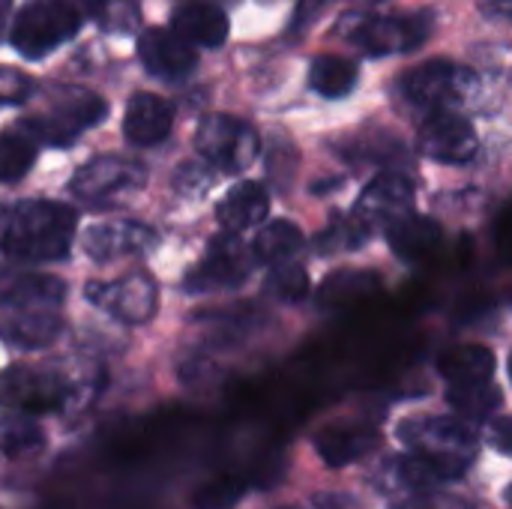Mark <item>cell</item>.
I'll return each instance as SVG.
<instances>
[{
    "mask_svg": "<svg viewBox=\"0 0 512 509\" xmlns=\"http://www.w3.org/2000/svg\"><path fill=\"white\" fill-rule=\"evenodd\" d=\"M78 213L60 201H24L9 216L0 252L12 261L24 264H48L63 261L72 246Z\"/></svg>",
    "mask_w": 512,
    "mask_h": 509,
    "instance_id": "1",
    "label": "cell"
},
{
    "mask_svg": "<svg viewBox=\"0 0 512 509\" xmlns=\"http://www.w3.org/2000/svg\"><path fill=\"white\" fill-rule=\"evenodd\" d=\"M399 438L411 456L423 459L444 480L462 477L480 450L474 429L450 417H411L399 426Z\"/></svg>",
    "mask_w": 512,
    "mask_h": 509,
    "instance_id": "2",
    "label": "cell"
},
{
    "mask_svg": "<svg viewBox=\"0 0 512 509\" xmlns=\"http://www.w3.org/2000/svg\"><path fill=\"white\" fill-rule=\"evenodd\" d=\"M78 27H81V12L75 9V3L33 0L15 15L9 42L21 57L39 60L54 48H60L63 42H69L78 33Z\"/></svg>",
    "mask_w": 512,
    "mask_h": 509,
    "instance_id": "3",
    "label": "cell"
},
{
    "mask_svg": "<svg viewBox=\"0 0 512 509\" xmlns=\"http://www.w3.org/2000/svg\"><path fill=\"white\" fill-rule=\"evenodd\" d=\"M342 33L348 36L351 45L372 57H387V54H405L420 48L432 27L435 18L432 12H411V15H360L342 21Z\"/></svg>",
    "mask_w": 512,
    "mask_h": 509,
    "instance_id": "4",
    "label": "cell"
},
{
    "mask_svg": "<svg viewBox=\"0 0 512 509\" xmlns=\"http://www.w3.org/2000/svg\"><path fill=\"white\" fill-rule=\"evenodd\" d=\"M402 96L423 111H447L477 90V72L453 60H426L405 72L399 84Z\"/></svg>",
    "mask_w": 512,
    "mask_h": 509,
    "instance_id": "5",
    "label": "cell"
},
{
    "mask_svg": "<svg viewBox=\"0 0 512 509\" xmlns=\"http://www.w3.org/2000/svg\"><path fill=\"white\" fill-rule=\"evenodd\" d=\"M48 108H51L48 117H30V120H24V129L48 144H57V147L69 144L81 129L96 126L108 114V105L96 93H90L84 87H69V84L51 87Z\"/></svg>",
    "mask_w": 512,
    "mask_h": 509,
    "instance_id": "6",
    "label": "cell"
},
{
    "mask_svg": "<svg viewBox=\"0 0 512 509\" xmlns=\"http://www.w3.org/2000/svg\"><path fill=\"white\" fill-rule=\"evenodd\" d=\"M195 147L213 168L225 174H237V171H246L258 159L261 141L249 123L231 114H207L198 123Z\"/></svg>",
    "mask_w": 512,
    "mask_h": 509,
    "instance_id": "7",
    "label": "cell"
},
{
    "mask_svg": "<svg viewBox=\"0 0 512 509\" xmlns=\"http://www.w3.org/2000/svg\"><path fill=\"white\" fill-rule=\"evenodd\" d=\"M411 204H414V186L405 174H393V171L378 174L357 198L348 222L363 243L375 231H387L396 219L411 213Z\"/></svg>",
    "mask_w": 512,
    "mask_h": 509,
    "instance_id": "8",
    "label": "cell"
},
{
    "mask_svg": "<svg viewBox=\"0 0 512 509\" xmlns=\"http://www.w3.org/2000/svg\"><path fill=\"white\" fill-rule=\"evenodd\" d=\"M252 258H255V252H249L234 231H225V234L210 240L207 255L186 276V291L189 294H207V291L237 288L246 282V276L252 270Z\"/></svg>",
    "mask_w": 512,
    "mask_h": 509,
    "instance_id": "9",
    "label": "cell"
},
{
    "mask_svg": "<svg viewBox=\"0 0 512 509\" xmlns=\"http://www.w3.org/2000/svg\"><path fill=\"white\" fill-rule=\"evenodd\" d=\"M477 129L468 117L447 111H429V117L417 129V150L444 165H465L477 156Z\"/></svg>",
    "mask_w": 512,
    "mask_h": 509,
    "instance_id": "10",
    "label": "cell"
},
{
    "mask_svg": "<svg viewBox=\"0 0 512 509\" xmlns=\"http://www.w3.org/2000/svg\"><path fill=\"white\" fill-rule=\"evenodd\" d=\"M69 402V384L51 372L6 369L0 372V408L21 414H51Z\"/></svg>",
    "mask_w": 512,
    "mask_h": 509,
    "instance_id": "11",
    "label": "cell"
},
{
    "mask_svg": "<svg viewBox=\"0 0 512 509\" xmlns=\"http://www.w3.org/2000/svg\"><path fill=\"white\" fill-rule=\"evenodd\" d=\"M144 165L123 159V156H99L78 168V174L69 183V192L84 201H105L114 195H123L129 189H138L144 183Z\"/></svg>",
    "mask_w": 512,
    "mask_h": 509,
    "instance_id": "12",
    "label": "cell"
},
{
    "mask_svg": "<svg viewBox=\"0 0 512 509\" xmlns=\"http://www.w3.org/2000/svg\"><path fill=\"white\" fill-rule=\"evenodd\" d=\"M87 297L126 324L150 321V315L156 312V285L138 273L117 282H90Z\"/></svg>",
    "mask_w": 512,
    "mask_h": 509,
    "instance_id": "13",
    "label": "cell"
},
{
    "mask_svg": "<svg viewBox=\"0 0 512 509\" xmlns=\"http://www.w3.org/2000/svg\"><path fill=\"white\" fill-rule=\"evenodd\" d=\"M138 57L150 75L168 78V81L186 78L198 63L195 45L189 39H183L177 30H159V27L147 30L138 39Z\"/></svg>",
    "mask_w": 512,
    "mask_h": 509,
    "instance_id": "14",
    "label": "cell"
},
{
    "mask_svg": "<svg viewBox=\"0 0 512 509\" xmlns=\"http://www.w3.org/2000/svg\"><path fill=\"white\" fill-rule=\"evenodd\" d=\"M66 297V285L39 273H0V306L12 315L54 312Z\"/></svg>",
    "mask_w": 512,
    "mask_h": 509,
    "instance_id": "15",
    "label": "cell"
},
{
    "mask_svg": "<svg viewBox=\"0 0 512 509\" xmlns=\"http://www.w3.org/2000/svg\"><path fill=\"white\" fill-rule=\"evenodd\" d=\"M156 234L147 225L138 222H108V225H96L87 231L84 237V249L90 258L96 261H114V258H126V255H138L153 249Z\"/></svg>",
    "mask_w": 512,
    "mask_h": 509,
    "instance_id": "16",
    "label": "cell"
},
{
    "mask_svg": "<svg viewBox=\"0 0 512 509\" xmlns=\"http://www.w3.org/2000/svg\"><path fill=\"white\" fill-rule=\"evenodd\" d=\"M174 111L165 99L153 93H135L126 105L123 117V135L135 147H153L171 132Z\"/></svg>",
    "mask_w": 512,
    "mask_h": 509,
    "instance_id": "17",
    "label": "cell"
},
{
    "mask_svg": "<svg viewBox=\"0 0 512 509\" xmlns=\"http://www.w3.org/2000/svg\"><path fill=\"white\" fill-rule=\"evenodd\" d=\"M378 444V429L372 426H360V423H339V426H327L324 432L315 435V450L318 456L333 465H351L357 459H363L372 447Z\"/></svg>",
    "mask_w": 512,
    "mask_h": 509,
    "instance_id": "18",
    "label": "cell"
},
{
    "mask_svg": "<svg viewBox=\"0 0 512 509\" xmlns=\"http://www.w3.org/2000/svg\"><path fill=\"white\" fill-rule=\"evenodd\" d=\"M384 234H387L390 249L402 261H423V258H429L441 246V237H444L441 225L435 219H429V216H420V213H405Z\"/></svg>",
    "mask_w": 512,
    "mask_h": 509,
    "instance_id": "19",
    "label": "cell"
},
{
    "mask_svg": "<svg viewBox=\"0 0 512 509\" xmlns=\"http://www.w3.org/2000/svg\"><path fill=\"white\" fill-rule=\"evenodd\" d=\"M267 210H270V198H267V189L261 183H237L234 189H228V195L219 201L216 207V219L225 231H246V228H255L261 225V219H267Z\"/></svg>",
    "mask_w": 512,
    "mask_h": 509,
    "instance_id": "20",
    "label": "cell"
},
{
    "mask_svg": "<svg viewBox=\"0 0 512 509\" xmlns=\"http://www.w3.org/2000/svg\"><path fill=\"white\" fill-rule=\"evenodd\" d=\"M171 27L189 39L192 45H204V48H219L228 39V15L213 6V3H183L174 18Z\"/></svg>",
    "mask_w": 512,
    "mask_h": 509,
    "instance_id": "21",
    "label": "cell"
},
{
    "mask_svg": "<svg viewBox=\"0 0 512 509\" xmlns=\"http://www.w3.org/2000/svg\"><path fill=\"white\" fill-rule=\"evenodd\" d=\"M438 372L450 384H474V381H492L495 372V354L483 345H456L441 354Z\"/></svg>",
    "mask_w": 512,
    "mask_h": 509,
    "instance_id": "22",
    "label": "cell"
},
{
    "mask_svg": "<svg viewBox=\"0 0 512 509\" xmlns=\"http://www.w3.org/2000/svg\"><path fill=\"white\" fill-rule=\"evenodd\" d=\"M309 84L324 99H342L357 84V66L339 54H321L309 66Z\"/></svg>",
    "mask_w": 512,
    "mask_h": 509,
    "instance_id": "23",
    "label": "cell"
},
{
    "mask_svg": "<svg viewBox=\"0 0 512 509\" xmlns=\"http://www.w3.org/2000/svg\"><path fill=\"white\" fill-rule=\"evenodd\" d=\"M300 249H303V231L288 219H276V222L264 225L252 246L255 258L264 264H282L291 255H297Z\"/></svg>",
    "mask_w": 512,
    "mask_h": 509,
    "instance_id": "24",
    "label": "cell"
},
{
    "mask_svg": "<svg viewBox=\"0 0 512 509\" xmlns=\"http://www.w3.org/2000/svg\"><path fill=\"white\" fill-rule=\"evenodd\" d=\"M447 402L465 417V420H489L501 408V390L492 381H474V384H450Z\"/></svg>",
    "mask_w": 512,
    "mask_h": 509,
    "instance_id": "25",
    "label": "cell"
},
{
    "mask_svg": "<svg viewBox=\"0 0 512 509\" xmlns=\"http://www.w3.org/2000/svg\"><path fill=\"white\" fill-rule=\"evenodd\" d=\"M36 162V144L30 132H3L0 135V183L21 180Z\"/></svg>",
    "mask_w": 512,
    "mask_h": 509,
    "instance_id": "26",
    "label": "cell"
},
{
    "mask_svg": "<svg viewBox=\"0 0 512 509\" xmlns=\"http://www.w3.org/2000/svg\"><path fill=\"white\" fill-rule=\"evenodd\" d=\"M378 288V276L375 273H357V270H345V273H333L324 288H321V303L324 306H342V303H354L366 294H372Z\"/></svg>",
    "mask_w": 512,
    "mask_h": 509,
    "instance_id": "27",
    "label": "cell"
},
{
    "mask_svg": "<svg viewBox=\"0 0 512 509\" xmlns=\"http://www.w3.org/2000/svg\"><path fill=\"white\" fill-rule=\"evenodd\" d=\"M42 447V429L21 411L0 417V450L6 456H21L33 453Z\"/></svg>",
    "mask_w": 512,
    "mask_h": 509,
    "instance_id": "28",
    "label": "cell"
},
{
    "mask_svg": "<svg viewBox=\"0 0 512 509\" xmlns=\"http://www.w3.org/2000/svg\"><path fill=\"white\" fill-rule=\"evenodd\" d=\"M267 291L276 297V300H285V303H297L309 294V276L303 267L297 264H273L270 276H267Z\"/></svg>",
    "mask_w": 512,
    "mask_h": 509,
    "instance_id": "29",
    "label": "cell"
},
{
    "mask_svg": "<svg viewBox=\"0 0 512 509\" xmlns=\"http://www.w3.org/2000/svg\"><path fill=\"white\" fill-rule=\"evenodd\" d=\"M246 486L237 477H219L195 495V509H231L240 504Z\"/></svg>",
    "mask_w": 512,
    "mask_h": 509,
    "instance_id": "30",
    "label": "cell"
},
{
    "mask_svg": "<svg viewBox=\"0 0 512 509\" xmlns=\"http://www.w3.org/2000/svg\"><path fill=\"white\" fill-rule=\"evenodd\" d=\"M480 12L495 21H512V0H486Z\"/></svg>",
    "mask_w": 512,
    "mask_h": 509,
    "instance_id": "31",
    "label": "cell"
},
{
    "mask_svg": "<svg viewBox=\"0 0 512 509\" xmlns=\"http://www.w3.org/2000/svg\"><path fill=\"white\" fill-rule=\"evenodd\" d=\"M492 441H495L498 450L512 453V420H501V423L492 426Z\"/></svg>",
    "mask_w": 512,
    "mask_h": 509,
    "instance_id": "32",
    "label": "cell"
},
{
    "mask_svg": "<svg viewBox=\"0 0 512 509\" xmlns=\"http://www.w3.org/2000/svg\"><path fill=\"white\" fill-rule=\"evenodd\" d=\"M9 3H12V0H0V21H3V15H6V9H9Z\"/></svg>",
    "mask_w": 512,
    "mask_h": 509,
    "instance_id": "33",
    "label": "cell"
},
{
    "mask_svg": "<svg viewBox=\"0 0 512 509\" xmlns=\"http://www.w3.org/2000/svg\"><path fill=\"white\" fill-rule=\"evenodd\" d=\"M507 501H510V509H512V486H510V492H507Z\"/></svg>",
    "mask_w": 512,
    "mask_h": 509,
    "instance_id": "34",
    "label": "cell"
},
{
    "mask_svg": "<svg viewBox=\"0 0 512 509\" xmlns=\"http://www.w3.org/2000/svg\"><path fill=\"white\" fill-rule=\"evenodd\" d=\"M510 378H512V354H510Z\"/></svg>",
    "mask_w": 512,
    "mask_h": 509,
    "instance_id": "35",
    "label": "cell"
},
{
    "mask_svg": "<svg viewBox=\"0 0 512 509\" xmlns=\"http://www.w3.org/2000/svg\"><path fill=\"white\" fill-rule=\"evenodd\" d=\"M0 219H3V207H0Z\"/></svg>",
    "mask_w": 512,
    "mask_h": 509,
    "instance_id": "36",
    "label": "cell"
}]
</instances>
